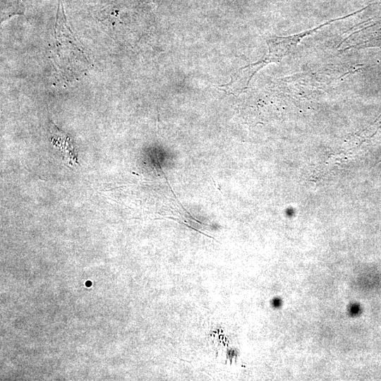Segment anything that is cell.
I'll list each match as a JSON object with an SVG mask.
<instances>
[{"instance_id": "6da1fadb", "label": "cell", "mask_w": 381, "mask_h": 381, "mask_svg": "<svg viewBox=\"0 0 381 381\" xmlns=\"http://www.w3.org/2000/svg\"><path fill=\"white\" fill-rule=\"evenodd\" d=\"M321 25L313 30H306L301 33L288 37H275L267 40L268 52L261 60L250 66L243 67L246 70L243 71L246 77L250 80L255 73L266 64L272 62H277L282 58L290 54L305 37L313 33L318 29L322 27Z\"/></svg>"}, {"instance_id": "7a4b0ae2", "label": "cell", "mask_w": 381, "mask_h": 381, "mask_svg": "<svg viewBox=\"0 0 381 381\" xmlns=\"http://www.w3.org/2000/svg\"><path fill=\"white\" fill-rule=\"evenodd\" d=\"M51 141L57 147L62 155L64 159L69 163L70 165L78 163L77 152L72 140L61 131L59 130L56 126L52 123L50 127Z\"/></svg>"}]
</instances>
